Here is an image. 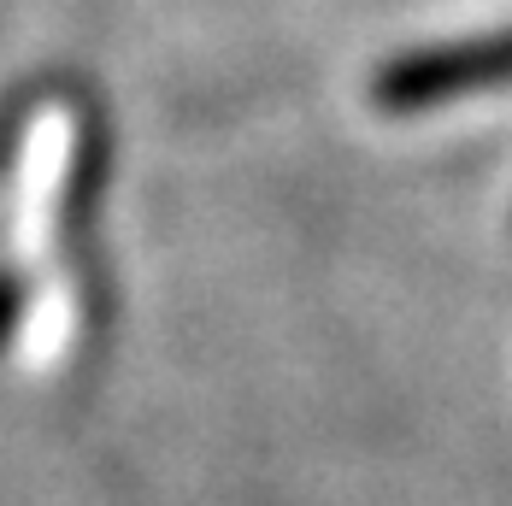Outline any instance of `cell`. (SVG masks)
I'll return each instance as SVG.
<instances>
[{
  "mask_svg": "<svg viewBox=\"0 0 512 506\" xmlns=\"http://www.w3.org/2000/svg\"><path fill=\"white\" fill-rule=\"evenodd\" d=\"M512 83V24L489 36H465L448 48H418L401 53L395 65L377 71V106L383 112H430V106L465 101L483 89Z\"/></svg>",
  "mask_w": 512,
  "mask_h": 506,
  "instance_id": "6da1fadb",
  "label": "cell"
},
{
  "mask_svg": "<svg viewBox=\"0 0 512 506\" xmlns=\"http://www.w3.org/2000/svg\"><path fill=\"white\" fill-rule=\"evenodd\" d=\"M18 306H24L18 277H6V271H0V348H6V336H12V324H18Z\"/></svg>",
  "mask_w": 512,
  "mask_h": 506,
  "instance_id": "7a4b0ae2",
  "label": "cell"
}]
</instances>
